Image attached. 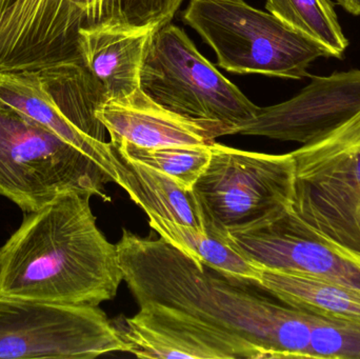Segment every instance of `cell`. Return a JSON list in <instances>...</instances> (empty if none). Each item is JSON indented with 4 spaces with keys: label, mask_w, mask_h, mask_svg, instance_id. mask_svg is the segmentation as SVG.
<instances>
[{
    "label": "cell",
    "mask_w": 360,
    "mask_h": 359,
    "mask_svg": "<svg viewBox=\"0 0 360 359\" xmlns=\"http://www.w3.org/2000/svg\"><path fill=\"white\" fill-rule=\"evenodd\" d=\"M111 145L129 143L141 148L210 145L233 135V126L215 120L179 115L148 97L141 89L120 99H109L97 109Z\"/></svg>",
    "instance_id": "obj_13"
},
{
    "label": "cell",
    "mask_w": 360,
    "mask_h": 359,
    "mask_svg": "<svg viewBox=\"0 0 360 359\" xmlns=\"http://www.w3.org/2000/svg\"><path fill=\"white\" fill-rule=\"evenodd\" d=\"M117 248L124 280L139 305L158 301L184 310L259 346L271 359H311L308 312L243 288L166 240L124 229Z\"/></svg>",
    "instance_id": "obj_1"
},
{
    "label": "cell",
    "mask_w": 360,
    "mask_h": 359,
    "mask_svg": "<svg viewBox=\"0 0 360 359\" xmlns=\"http://www.w3.org/2000/svg\"><path fill=\"white\" fill-rule=\"evenodd\" d=\"M154 32L120 29L79 31L80 61L103 84L108 100L124 98L141 89V67Z\"/></svg>",
    "instance_id": "obj_14"
},
{
    "label": "cell",
    "mask_w": 360,
    "mask_h": 359,
    "mask_svg": "<svg viewBox=\"0 0 360 359\" xmlns=\"http://www.w3.org/2000/svg\"><path fill=\"white\" fill-rule=\"evenodd\" d=\"M108 100L103 84L82 63L0 72V101L18 110L98 162L113 183V150L96 111Z\"/></svg>",
    "instance_id": "obj_6"
},
{
    "label": "cell",
    "mask_w": 360,
    "mask_h": 359,
    "mask_svg": "<svg viewBox=\"0 0 360 359\" xmlns=\"http://www.w3.org/2000/svg\"><path fill=\"white\" fill-rule=\"evenodd\" d=\"M112 352H126V345L98 307L0 296V358L90 359Z\"/></svg>",
    "instance_id": "obj_8"
},
{
    "label": "cell",
    "mask_w": 360,
    "mask_h": 359,
    "mask_svg": "<svg viewBox=\"0 0 360 359\" xmlns=\"http://www.w3.org/2000/svg\"><path fill=\"white\" fill-rule=\"evenodd\" d=\"M255 286L288 307L329 320L360 324V288L269 269H262Z\"/></svg>",
    "instance_id": "obj_16"
},
{
    "label": "cell",
    "mask_w": 360,
    "mask_h": 359,
    "mask_svg": "<svg viewBox=\"0 0 360 359\" xmlns=\"http://www.w3.org/2000/svg\"><path fill=\"white\" fill-rule=\"evenodd\" d=\"M211 160L192 189L205 231L221 240L264 227L293 204L292 153H255L211 143Z\"/></svg>",
    "instance_id": "obj_3"
},
{
    "label": "cell",
    "mask_w": 360,
    "mask_h": 359,
    "mask_svg": "<svg viewBox=\"0 0 360 359\" xmlns=\"http://www.w3.org/2000/svg\"><path fill=\"white\" fill-rule=\"evenodd\" d=\"M120 331L126 352L139 358L271 359L245 337L158 301L139 305Z\"/></svg>",
    "instance_id": "obj_10"
},
{
    "label": "cell",
    "mask_w": 360,
    "mask_h": 359,
    "mask_svg": "<svg viewBox=\"0 0 360 359\" xmlns=\"http://www.w3.org/2000/svg\"><path fill=\"white\" fill-rule=\"evenodd\" d=\"M149 225L160 238L205 267L238 284L256 285L262 268L250 261L228 240L193 226L162 218H149Z\"/></svg>",
    "instance_id": "obj_17"
},
{
    "label": "cell",
    "mask_w": 360,
    "mask_h": 359,
    "mask_svg": "<svg viewBox=\"0 0 360 359\" xmlns=\"http://www.w3.org/2000/svg\"><path fill=\"white\" fill-rule=\"evenodd\" d=\"M181 19L213 48L218 67L231 73L300 80L310 76L309 67L316 59L331 57L245 0H190Z\"/></svg>",
    "instance_id": "obj_4"
},
{
    "label": "cell",
    "mask_w": 360,
    "mask_h": 359,
    "mask_svg": "<svg viewBox=\"0 0 360 359\" xmlns=\"http://www.w3.org/2000/svg\"><path fill=\"white\" fill-rule=\"evenodd\" d=\"M91 197L69 192L27 213L0 248V296L93 307L116 296L117 248L97 227Z\"/></svg>",
    "instance_id": "obj_2"
},
{
    "label": "cell",
    "mask_w": 360,
    "mask_h": 359,
    "mask_svg": "<svg viewBox=\"0 0 360 359\" xmlns=\"http://www.w3.org/2000/svg\"><path fill=\"white\" fill-rule=\"evenodd\" d=\"M141 90L179 115L233 128L255 117L260 107L199 53L184 30L171 22L150 38Z\"/></svg>",
    "instance_id": "obj_7"
},
{
    "label": "cell",
    "mask_w": 360,
    "mask_h": 359,
    "mask_svg": "<svg viewBox=\"0 0 360 359\" xmlns=\"http://www.w3.org/2000/svg\"><path fill=\"white\" fill-rule=\"evenodd\" d=\"M109 181L90 156L0 101V195L29 213L69 192L107 200Z\"/></svg>",
    "instance_id": "obj_5"
},
{
    "label": "cell",
    "mask_w": 360,
    "mask_h": 359,
    "mask_svg": "<svg viewBox=\"0 0 360 359\" xmlns=\"http://www.w3.org/2000/svg\"><path fill=\"white\" fill-rule=\"evenodd\" d=\"M112 150V164L117 174L116 183L149 218L167 219L205 231L192 191H186L165 173L126 157L113 147Z\"/></svg>",
    "instance_id": "obj_15"
},
{
    "label": "cell",
    "mask_w": 360,
    "mask_h": 359,
    "mask_svg": "<svg viewBox=\"0 0 360 359\" xmlns=\"http://www.w3.org/2000/svg\"><path fill=\"white\" fill-rule=\"evenodd\" d=\"M290 212L319 242L360 266V150L296 173Z\"/></svg>",
    "instance_id": "obj_9"
},
{
    "label": "cell",
    "mask_w": 360,
    "mask_h": 359,
    "mask_svg": "<svg viewBox=\"0 0 360 359\" xmlns=\"http://www.w3.org/2000/svg\"><path fill=\"white\" fill-rule=\"evenodd\" d=\"M266 8L290 29L323 46L330 56L344 58L349 40L331 0H266Z\"/></svg>",
    "instance_id": "obj_18"
},
{
    "label": "cell",
    "mask_w": 360,
    "mask_h": 359,
    "mask_svg": "<svg viewBox=\"0 0 360 359\" xmlns=\"http://www.w3.org/2000/svg\"><path fill=\"white\" fill-rule=\"evenodd\" d=\"M360 113V71L311 76V82L285 103L259 107L255 117L235 126L233 135L313 143Z\"/></svg>",
    "instance_id": "obj_11"
},
{
    "label": "cell",
    "mask_w": 360,
    "mask_h": 359,
    "mask_svg": "<svg viewBox=\"0 0 360 359\" xmlns=\"http://www.w3.org/2000/svg\"><path fill=\"white\" fill-rule=\"evenodd\" d=\"M111 145L126 157L168 175L186 191H192L211 160V143L162 148H141L129 143Z\"/></svg>",
    "instance_id": "obj_19"
},
{
    "label": "cell",
    "mask_w": 360,
    "mask_h": 359,
    "mask_svg": "<svg viewBox=\"0 0 360 359\" xmlns=\"http://www.w3.org/2000/svg\"><path fill=\"white\" fill-rule=\"evenodd\" d=\"M309 316L312 324L311 359H360L359 322Z\"/></svg>",
    "instance_id": "obj_20"
},
{
    "label": "cell",
    "mask_w": 360,
    "mask_h": 359,
    "mask_svg": "<svg viewBox=\"0 0 360 359\" xmlns=\"http://www.w3.org/2000/svg\"><path fill=\"white\" fill-rule=\"evenodd\" d=\"M228 242L262 269L360 288V266L319 242L290 211L259 229L230 236Z\"/></svg>",
    "instance_id": "obj_12"
},
{
    "label": "cell",
    "mask_w": 360,
    "mask_h": 359,
    "mask_svg": "<svg viewBox=\"0 0 360 359\" xmlns=\"http://www.w3.org/2000/svg\"><path fill=\"white\" fill-rule=\"evenodd\" d=\"M334 1L350 14L360 16V0H334Z\"/></svg>",
    "instance_id": "obj_21"
}]
</instances>
